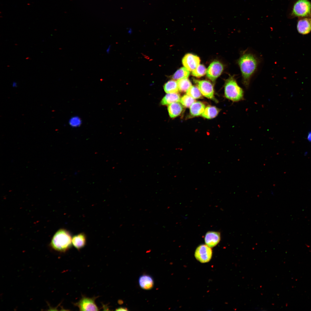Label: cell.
Listing matches in <instances>:
<instances>
[{
  "label": "cell",
  "instance_id": "6da1fadb",
  "mask_svg": "<svg viewBox=\"0 0 311 311\" xmlns=\"http://www.w3.org/2000/svg\"><path fill=\"white\" fill-rule=\"evenodd\" d=\"M259 62L257 57L248 51L240 52L236 63L241 73L242 83L246 88L249 87L251 79L257 70Z\"/></svg>",
  "mask_w": 311,
  "mask_h": 311
},
{
  "label": "cell",
  "instance_id": "7a4b0ae2",
  "mask_svg": "<svg viewBox=\"0 0 311 311\" xmlns=\"http://www.w3.org/2000/svg\"><path fill=\"white\" fill-rule=\"evenodd\" d=\"M72 237L70 232L64 229L57 231L53 236L50 242L51 247L54 250L65 252L71 246Z\"/></svg>",
  "mask_w": 311,
  "mask_h": 311
},
{
  "label": "cell",
  "instance_id": "3957f363",
  "mask_svg": "<svg viewBox=\"0 0 311 311\" xmlns=\"http://www.w3.org/2000/svg\"><path fill=\"white\" fill-rule=\"evenodd\" d=\"M224 94L227 98L234 102L244 100L243 90L238 85L234 76H230L225 80Z\"/></svg>",
  "mask_w": 311,
  "mask_h": 311
},
{
  "label": "cell",
  "instance_id": "277c9868",
  "mask_svg": "<svg viewBox=\"0 0 311 311\" xmlns=\"http://www.w3.org/2000/svg\"><path fill=\"white\" fill-rule=\"evenodd\" d=\"M311 3L308 0H299L294 4L292 13L295 16L304 17L310 13Z\"/></svg>",
  "mask_w": 311,
  "mask_h": 311
},
{
  "label": "cell",
  "instance_id": "5b68a950",
  "mask_svg": "<svg viewBox=\"0 0 311 311\" xmlns=\"http://www.w3.org/2000/svg\"><path fill=\"white\" fill-rule=\"evenodd\" d=\"M193 81L203 96L210 99H214L213 87L210 81L196 79H194Z\"/></svg>",
  "mask_w": 311,
  "mask_h": 311
},
{
  "label": "cell",
  "instance_id": "8992f818",
  "mask_svg": "<svg viewBox=\"0 0 311 311\" xmlns=\"http://www.w3.org/2000/svg\"><path fill=\"white\" fill-rule=\"evenodd\" d=\"M211 248L206 244H201L198 246L195 253L196 258L201 263L209 261L211 258L212 254Z\"/></svg>",
  "mask_w": 311,
  "mask_h": 311
},
{
  "label": "cell",
  "instance_id": "52a82bcc",
  "mask_svg": "<svg viewBox=\"0 0 311 311\" xmlns=\"http://www.w3.org/2000/svg\"><path fill=\"white\" fill-rule=\"evenodd\" d=\"M97 297L89 298L82 296L81 298L74 305L77 306L80 311H98L99 310L95 303Z\"/></svg>",
  "mask_w": 311,
  "mask_h": 311
},
{
  "label": "cell",
  "instance_id": "ba28073f",
  "mask_svg": "<svg viewBox=\"0 0 311 311\" xmlns=\"http://www.w3.org/2000/svg\"><path fill=\"white\" fill-rule=\"evenodd\" d=\"M223 69L222 63L218 61H214L210 64L206 70V76L214 81L221 74Z\"/></svg>",
  "mask_w": 311,
  "mask_h": 311
},
{
  "label": "cell",
  "instance_id": "9c48e42d",
  "mask_svg": "<svg viewBox=\"0 0 311 311\" xmlns=\"http://www.w3.org/2000/svg\"><path fill=\"white\" fill-rule=\"evenodd\" d=\"M200 58L197 56L188 53L185 54L182 60L183 65L189 71H192L199 65Z\"/></svg>",
  "mask_w": 311,
  "mask_h": 311
},
{
  "label": "cell",
  "instance_id": "30bf717a",
  "mask_svg": "<svg viewBox=\"0 0 311 311\" xmlns=\"http://www.w3.org/2000/svg\"><path fill=\"white\" fill-rule=\"evenodd\" d=\"M220 239V234L217 232H208L206 233L204 237L206 244L210 247L216 246L219 242Z\"/></svg>",
  "mask_w": 311,
  "mask_h": 311
},
{
  "label": "cell",
  "instance_id": "8fae6325",
  "mask_svg": "<svg viewBox=\"0 0 311 311\" xmlns=\"http://www.w3.org/2000/svg\"><path fill=\"white\" fill-rule=\"evenodd\" d=\"M139 282L141 287L145 290L151 289L154 285V282L152 277L147 274H143L139 278Z\"/></svg>",
  "mask_w": 311,
  "mask_h": 311
},
{
  "label": "cell",
  "instance_id": "7c38bea8",
  "mask_svg": "<svg viewBox=\"0 0 311 311\" xmlns=\"http://www.w3.org/2000/svg\"><path fill=\"white\" fill-rule=\"evenodd\" d=\"M183 106L178 102L169 104L168 107L169 115L170 117H176L182 113L183 110Z\"/></svg>",
  "mask_w": 311,
  "mask_h": 311
},
{
  "label": "cell",
  "instance_id": "4fadbf2b",
  "mask_svg": "<svg viewBox=\"0 0 311 311\" xmlns=\"http://www.w3.org/2000/svg\"><path fill=\"white\" fill-rule=\"evenodd\" d=\"M205 105L202 102L196 101L190 107V113L193 117L202 115L205 109Z\"/></svg>",
  "mask_w": 311,
  "mask_h": 311
},
{
  "label": "cell",
  "instance_id": "5bb4252c",
  "mask_svg": "<svg viewBox=\"0 0 311 311\" xmlns=\"http://www.w3.org/2000/svg\"><path fill=\"white\" fill-rule=\"evenodd\" d=\"M297 29L298 32L303 35L307 34L311 31V24L307 19L299 20L297 23Z\"/></svg>",
  "mask_w": 311,
  "mask_h": 311
},
{
  "label": "cell",
  "instance_id": "9a60e30c",
  "mask_svg": "<svg viewBox=\"0 0 311 311\" xmlns=\"http://www.w3.org/2000/svg\"><path fill=\"white\" fill-rule=\"evenodd\" d=\"M181 96L178 93H167L162 98L161 104L162 105H169L180 101Z\"/></svg>",
  "mask_w": 311,
  "mask_h": 311
},
{
  "label": "cell",
  "instance_id": "2e32d148",
  "mask_svg": "<svg viewBox=\"0 0 311 311\" xmlns=\"http://www.w3.org/2000/svg\"><path fill=\"white\" fill-rule=\"evenodd\" d=\"M86 236L84 233H81L74 236L72 238V243L77 249L84 247L86 242Z\"/></svg>",
  "mask_w": 311,
  "mask_h": 311
},
{
  "label": "cell",
  "instance_id": "e0dca14e",
  "mask_svg": "<svg viewBox=\"0 0 311 311\" xmlns=\"http://www.w3.org/2000/svg\"><path fill=\"white\" fill-rule=\"evenodd\" d=\"M220 111L219 109L215 106H209L205 108L201 115L205 118L211 119L215 117Z\"/></svg>",
  "mask_w": 311,
  "mask_h": 311
},
{
  "label": "cell",
  "instance_id": "ac0fdd59",
  "mask_svg": "<svg viewBox=\"0 0 311 311\" xmlns=\"http://www.w3.org/2000/svg\"><path fill=\"white\" fill-rule=\"evenodd\" d=\"M164 89L167 93H178L179 91L177 82L174 80L166 82L164 86Z\"/></svg>",
  "mask_w": 311,
  "mask_h": 311
},
{
  "label": "cell",
  "instance_id": "d6986e66",
  "mask_svg": "<svg viewBox=\"0 0 311 311\" xmlns=\"http://www.w3.org/2000/svg\"><path fill=\"white\" fill-rule=\"evenodd\" d=\"M190 74L189 71L185 67H182L178 69L172 76L175 80L187 78Z\"/></svg>",
  "mask_w": 311,
  "mask_h": 311
},
{
  "label": "cell",
  "instance_id": "ffe728a7",
  "mask_svg": "<svg viewBox=\"0 0 311 311\" xmlns=\"http://www.w3.org/2000/svg\"><path fill=\"white\" fill-rule=\"evenodd\" d=\"M177 82L179 91L181 92H186L192 86L191 82L187 78L178 79Z\"/></svg>",
  "mask_w": 311,
  "mask_h": 311
},
{
  "label": "cell",
  "instance_id": "44dd1931",
  "mask_svg": "<svg viewBox=\"0 0 311 311\" xmlns=\"http://www.w3.org/2000/svg\"><path fill=\"white\" fill-rule=\"evenodd\" d=\"M187 94L195 99L202 98V94L198 88L196 86H191L187 91Z\"/></svg>",
  "mask_w": 311,
  "mask_h": 311
},
{
  "label": "cell",
  "instance_id": "7402d4cb",
  "mask_svg": "<svg viewBox=\"0 0 311 311\" xmlns=\"http://www.w3.org/2000/svg\"><path fill=\"white\" fill-rule=\"evenodd\" d=\"M206 70L205 66L203 65L199 64L198 66L192 71V75L197 77H200L204 76L206 73Z\"/></svg>",
  "mask_w": 311,
  "mask_h": 311
},
{
  "label": "cell",
  "instance_id": "603a6c76",
  "mask_svg": "<svg viewBox=\"0 0 311 311\" xmlns=\"http://www.w3.org/2000/svg\"><path fill=\"white\" fill-rule=\"evenodd\" d=\"M181 104L185 107H190L196 101L195 99L190 96L186 94L184 95L181 98Z\"/></svg>",
  "mask_w": 311,
  "mask_h": 311
},
{
  "label": "cell",
  "instance_id": "cb8c5ba5",
  "mask_svg": "<svg viewBox=\"0 0 311 311\" xmlns=\"http://www.w3.org/2000/svg\"><path fill=\"white\" fill-rule=\"evenodd\" d=\"M80 119L77 117H74L71 118L69 121V124L72 126H78L81 124Z\"/></svg>",
  "mask_w": 311,
  "mask_h": 311
},
{
  "label": "cell",
  "instance_id": "d4e9b609",
  "mask_svg": "<svg viewBox=\"0 0 311 311\" xmlns=\"http://www.w3.org/2000/svg\"><path fill=\"white\" fill-rule=\"evenodd\" d=\"M117 311H126L128 310L127 308L125 307H120L116 310Z\"/></svg>",
  "mask_w": 311,
  "mask_h": 311
},
{
  "label": "cell",
  "instance_id": "484cf974",
  "mask_svg": "<svg viewBox=\"0 0 311 311\" xmlns=\"http://www.w3.org/2000/svg\"><path fill=\"white\" fill-rule=\"evenodd\" d=\"M307 139L310 142H311V131L309 132L307 136Z\"/></svg>",
  "mask_w": 311,
  "mask_h": 311
},
{
  "label": "cell",
  "instance_id": "4316f807",
  "mask_svg": "<svg viewBox=\"0 0 311 311\" xmlns=\"http://www.w3.org/2000/svg\"><path fill=\"white\" fill-rule=\"evenodd\" d=\"M110 46H108V48H107V49L106 50V52L107 53V54H108L109 53V52H110Z\"/></svg>",
  "mask_w": 311,
  "mask_h": 311
},
{
  "label": "cell",
  "instance_id": "83f0119b",
  "mask_svg": "<svg viewBox=\"0 0 311 311\" xmlns=\"http://www.w3.org/2000/svg\"><path fill=\"white\" fill-rule=\"evenodd\" d=\"M17 85V83L16 82H14L13 83L12 86L13 87H16V86Z\"/></svg>",
  "mask_w": 311,
  "mask_h": 311
},
{
  "label": "cell",
  "instance_id": "f1b7e54d",
  "mask_svg": "<svg viewBox=\"0 0 311 311\" xmlns=\"http://www.w3.org/2000/svg\"><path fill=\"white\" fill-rule=\"evenodd\" d=\"M310 23H311V21Z\"/></svg>",
  "mask_w": 311,
  "mask_h": 311
}]
</instances>
